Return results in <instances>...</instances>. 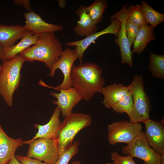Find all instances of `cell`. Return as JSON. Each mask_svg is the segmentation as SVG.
Here are the masks:
<instances>
[{"instance_id":"6","label":"cell","mask_w":164,"mask_h":164,"mask_svg":"<svg viewBox=\"0 0 164 164\" xmlns=\"http://www.w3.org/2000/svg\"><path fill=\"white\" fill-rule=\"evenodd\" d=\"M122 153L142 160L144 164H161V155L150 147L145 136L141 131L127 145L121 148Z\"/></svg>"},{"instance_id":"34","label":"cell","mask_w":164,"mask_h":164,"mask_svg":"<svg viewBox=\"0 0 164 164\" xmlns=\"http://www.w3.org/2000/svg\"><path fill=\"white\" fill-rule=\"evenodd\" d=\"M161 164H164V153L161 155Z\"/></svg>"},{"instance_id":"24","label":"cell","mask_w":164,"mask_h":164,"mask_svg":"<svg viewBox=\"0 0 164 164\" xmlns=\"http://www.w3.org/2000/svg\"><path fill=\"white\" fill-rule=\"evenodd\" d=\"M108 5V2L105 0H95L90 5L86 7L87 13L95 24L101 21Z\"/></svg>"},{"instance_id":"18","label":"cell","mask_w":164,"mask_h":164,"mask_svg":"<svg viewBox=\"0 0 164 164\" xmlns=\"http://www.w3.org/2000/svg\"><path fill=\"white\" fill-rule=\"evenodd\" d=\"M128 90V86H125L120 83H114L112 85L104 87L100 92L104 96V100L102 103L107 108H112L125 97Z\"/></svg>"},{"instance_id":"29","label":"cell","mask_w":164,"mask_h":164,"mask_svg":"<svg viewBox=\"0 0 164 164\" xmlns=\"http://www.w3.org/2000/svg\"><path fill=\"white\" fill-rule=\"evenodd\" d=\"M111 157L115 164H136L133 158L129 155L122 156L118 152L114 151L111 153Z\"/></svg>"},{"instance_id":"25","label":"cell","mask_w":164,"mask_h":164,"mask_svg":"<svg viewBox=\"0 0 164 164\" xmlns=\"http://www.w3.org/2000/svg\"><path fill=\"white\" fill-rule=\"evenodd\" d=\"M133 108V98L131 93L129 89L127 94L114 105L112 109L116 112L120 114L125 112L129 117L132 113Z\"/></svg>"},{"instance_id":"15","label":"cell","mask_w":164,"mask_h":164,"mask_svg":"<svg viewBox=\"0 0 164 164\" xmlns=\"http://www.w3.org/2000/svg\"><path fill=\"white\" fill-rule=\"evenodd\" d=\"M26 20L24 28L31 31L34 34L39 35L46 32H55L62 31L63 26L47 23L43 20L40 15L31 9L28 12L24 13Z\"/></svg>"},{"instance_id":"11","label":"cell","mask_w":164,"mask_h":164,"mask_svg":"<svg viewBox=\"0 0 164 164\" xmlns=\"http://www.w3.org/2000/svg\"><path fill=\"white\" fill-rule=\"evenodd\" d=\"M111 24L104 29L96 32L85 38L79 40L66 43L65 45L68 46H75L74 50L77 59L80 63H82L83 54L87 47L99 36L106 34H112L117 36L118 32L120 28L121 23L118 19H111Z\"/></svg>"},{"instance_id":"30","label":"cell","mask_w":164,"mask_h":164,"mask_svg":"<svg viewBox=\"0 0 164 164\" xmlns=\"http://www.w3.org/2000/svg\"><path fill=\"white\" fill-rule=\"evenodd\" d=\"M16 158L22 164H49L34 159L29 158L27 156L16 155Z\"/></svg>"},{"instance_id":"2","label":"cell","mask_w":164,"mask_h":164,"mask_svg":"<svg viewBox=\"0 0 164 164\" xmlns=\"http://www.w3.org/2000/svg\"><path fill=\"white\" fill-rule=\"evenodd\" d=\"M63 51L62 45L54 32H49L39 34L36 43L19 55L25 61H39L44 63L51 71Z\"/></svg>"},{"instance_id":"28","label":"cell","mask_w":164,"mask_h":164,"mask_svg":"<svg viewBox=\"0 0 164 164\" xmlns=\"http://www.w3.org/2000/svg\"><path fill=\"white\" fill-rule=\"evenodd\" d=\"M140 28L133 24L128 19L126 23V31L128 39L131 46L134 43Z\"/></svg>"},{"instance_id":"10","label":"cell","mask_w":164,"mask_h":164,"mask_svg":"<svg viewBox=\"0 0 164 164\" xmlns=\"http://www.w3.org/2000/svg\"><path fill=\"white\" fill-rule=\"evenodd\" d=\"M77 59L74 50L67 48L63 51L58 61L54 65L49 74L50 77H53L55 74L56 70L59 69L64 75L62 83L55 87H51L42 82L41 85L51 87L55 89H67L72 86L71 74L73 63Z\"/></svg>"},{"instance_id":"27","label":"cell","mask_w":164,"mask_h":164,"mask_svg":"<svg viewBox=\"0 0 164 164\" xmlns=\"http://www.w3.org/2000/svg\"><path fill=\"white\" fill-rule=\"evenodd\" d=\"M79 144L78 141H75L69 149L60 155L55 164H68L71 158L78 153Z\"/></svg>"},{"instance_id":"35","label":"cell","mask_w":164,"mask_h":164,"mask_svg":"<svg viewBox=\"0 0 164 164\" xmlns=\"http://www.w3.org/2000/svg\"><path fill=\"white\" fill-rule=\"evenodd\" d=\"M81 162L79 160H76L73 162L69 164H81Z\"/></svg>"},{"instance_id":"36","label":"cell","mask_w":164,"mask_h":164,"mask_svg":"<svg viewBox=\"0 0 164 164\" xmlns=\"http://www.w3.org/2000/svg\"><path fill=\"white\" fill-rule=\"evenodd\" d=\"M2 65L0 63V75L2 71Z\"/></svg>"},{"instance_id":"7","label":"cell","mask_w":164,"mask_h":164,"mask_svg":"<svg viewBox=\"0 0 164 164\" xmlns=\"http://www.w3.org/2000/svg\"><path fill=\"white\" fill-rule=\"evenodd\" d=\"M27 157L49 164H55L60 155L57 141L52 139L39 138L29 144Z\"/></svg>"},{"instance_id":"22","label":"cell","mask_w":164,"mask_h":164,"mask_svg":"<svg viewBox=\"0 0 164 164\" xmlns=\"http://www.w3.org/2000/svg\"><path fill=\"white\" fill-rule=\"evenodd\" d=\"M149 52V70L154 77L164 80V55H157L150 51Z\"/></svg>"},{"instance_id":"17","label":"cell","mask_w":164,"mask_h":164,"mask_svg":"<svg viewBox=\"0 0 164 164\" xmlns=\"http://www.w3.org/2000/svg\"><path fill=\"white\" fill-rule=\"evenodd\" d=\"M23 26L20 25H7L0 23V44L4 48L15 45L27 32Z\"/></svg>"},{"instance_id":"4","label":"cell","mask_w":164,"mask_h":164,"mask_svg":"<svg viewBox=\"0 0 164 164\" xmlns=\"http://www.w3.org/2000/svg\"><path fill=\"white\" fill-rule=\"evenodd\" d=\"M92 118L89 114L72 113L61 122L56 141L60 155L73 145L76 135L83 129L90 125Z\"/></svg>"},{"instance_id":"12","label":"cell","mask_w":164,"mask_h":164,"mask_svg":"<svg viewBox=\"0 0 164 164\" xmlns=\"http://www.w3.org/2000/svg\"><path fill=\"white\" fill-rule=\"evenodd\" d=\"M145 132L150 146L158 154L164 153V127L163 124L150 118L144 121Z\"/></svg>"},{"instance_id":"21","label":"cell","mask_w":164,"mask_h":164,"mask_svg":"<svg viewBox=\"0 0 164 164\" xmlns=\"http://www.w3.org/2000/svg\"><path fill=\"white\" fill-rule=\"evenodd\" d=\"M155 39L154 29L151 26L145 25L140 28L134 43L132 53H142L150 41Z\"/></svg>"},{"instance_id":"23","label":"cell","mask_w":164,"mask_h":164,"mask_svg":"<svg viewBox=\"0 0 164 164\" xmlns=\"http://www.w3.org/2000/svg\"><path fill=\"white\" fill-rule=\"evenodd\" d=\"M141 5L147 22L153 29L164 21V14L155 10L146 1H141Z\"/></svg>"},{"instance_id":"9","label":"cell","mask_w":164,"mask_h":164,"mask_svg":"<svg viewBox=\"0 0 164 164\" xmlns=\"http://www.w3.org/2000/svg\"><path fill=\"white\" fill-rule=\"evenodd\" d=\"M128 4H124L121 9L110 17L111 19H118L121 22L120 28L114 42L119 48L121 59V65L127 63L130 67L133 66L132 53L126 31V23L128 19L129 9Z\"/></svg>"},{"instance_id":"26","label":"cell","mask_w":164,"mask_h":164,"mask_svg":"<svg viewBox=\"0 0 164 164\" xmlns=\"http://www.w3.org/2000/svg\"><path fill=\"white\" fill-rule=\"evenodd\" d=\"M128 19L139 28L148 25L141 5H130L128 8Z\"/></svg>"},{"instance_id":"20","label":"cell","mask_w":164,"mask_h":164,"mask_svg":"<svg viewBox=\"0 0 164 164\" xmlns=\"http://www.w3.org/2000/svg\"><path fill=\"white\" fill-rule=\"evenodd\" d=\"M39 35L34 34L31 31L27 30L26 33L17 44L9 47L4 48L2 60H11L23 51L35 44L37 42Z\"/></svg>"},{"instance_id":"1","label":"cell","mask_w":164,"mask_h":164,"mask_svg":"<svg viewBox=\"0 0 164 164\" xmlns=\"http://www.w3.org/2000/svg\"><path fill=\"white\" fill-rule=\"evenodd\" d=\"M102 69L94 63H80L73 65L71 74L72 86L82 100L89 101L97 92H100L105 84L101 76Z\"/></svg>"},{"instance_id":"8","label":"cell","mask_w":164,"mask_h":164,"mask_svg":"<svg viewBox=\"0 0 164 164\" xmlns=\"http://www.w3.org/2000/svg\"><path fill=\"white\" fill-rule=\"evenodd\" d=\"M109 144L114 145L118 143L128 144L142 131L140 123H133L128 121H115L108 126Z\"/></svg>"},{"instance_id":"19","label":"cell","mask_w":164,"mask_h":164,"mask_svg":"<svg viewBox=\"0 0 164 164\" xmlns=\"http://www.w3.org/2000/svg\"><path fill=\"white\" fill-rule=\"evenodd\" d=\"M75 13L79 18L77 24L73 29L77 35L87 37L97 32V25L94 23L87 13L86 7L79 6Z\"/></svg>"},{"instance_id":"32","label":"cell","mask_w":164,"mask_h":164,"mask_svg":"<svg viewBox=\"0 0 164 164\" xmlns=\"http://www.w3.org/2000/svg\"><path fill=\"white\" fill-rule=\"evenodd\" d=\"M7 164H22L16 158L15 155L12 157L10 161Z\"/></svg>"},{"instance_id":"13","label":"cell","mask_w":164,"mask_h":164,"mask_svg":"<svg viewBox=\"0 0 164 164\" xmlns=\"http://www.w3.org/2000/svg\"><path fill=\"white\" fill-rule=\"evenodd\" d=\"M60 93L50 92V95L56 98L57 101H53V104L60 108L63 117H66L72 112L73 108L82 100L73 87L67 89H57Z\"/></svg>"},{"instance_id":"5","label":"cell","mask_w":164,"mask_h":164,"mask_svg":"<svg viewBox=\"0 0 164 164\" xmlns=\"http://www.w3.org/2000/svg\"><path fill=\"white\" fill-rule=\"evenodd\" d=\"M128 86L133 101V108L129 117V121L133 123L143 122L150 118L151 104L149 99L145 91L142 76L135 74Z\"/></svg>"},{"instance_id":"31","label":"cell","mask_w":164,"mask_h":164,"mask_svg":"<svg viewBox=\"0 0 164 164\" xmlns=\"http://www.w3.org/2000/svg\"><path fill=\"white\" fill-rule=\"evenodd\" d=\"M13 2L17 5H22L29 12L31 10L30 3L29 0H14Z\"/></svg>"},{"instance_id":"3","label":"cell","mask_w":164,"mask_h":164,"mask_svg":"<svg viewBox=\"0 0 164 164\" xmlns=\"http://www.w3.org/2000/svg\"><path fill=\"white\" fill-rule=\"evenodd\" d=\"M25 62L19 54L12 60L3 61L0 75V95L9 107L12 105L13 94L20 85L21 70Z\"/></svg>"},{"instance_id":"14","label":"cell","mask_w":164,"mask_h":164,"mask_svg":"<svg viewBox=\"0 0 164 164\" xmlns=\"http://www.w3.org/2000/svg\"><path fill=\"white\" fill-rule=\"evenodd\" d=\"M60 110L57 106L48 123L41 125L37 124L34 125L38 131L31 140L24 142V144H29L30 142L39 138L56 140L61 128V122L60 118Z\"/></svg>"},{"instance_id":"33","label":"cell","mask_w":164,"mask_h":164,"mask_svg":"<svg viewBox=\"0 0 164 164\" xmlns=\"http://www.w3.org/2000/svg\"><path fill=\"white\" fill-rule=\"evenodd\" d=\"M4 49L3 46L0 44V61L2 60V58L3 55Z\"/></svg>"},{"instance_id":"37","label":"cell","mask_w":164,"mask_h":164,"mask_svg":"<svg viewBox=\"0 0 164 164\" xmlns=\"http://www.w3.org/2000/svg\"><path fill=\"white\" fill-rule=\"evenodd\" d=\"M106 164H115L113 162H108L106 163Z\"/></svg>"},{"instance_id":"16","label":"cell","mask_w":164,"mask_h":164,"mask_svg":"<svg viewBox=\"0 0 164 164\" xmlns=\"http://www.w3.org/2000/svg\"><path fill=\"white\" fill-rule=\"evenodd\" d=\"M22 138L13 139L8 136L2 129L0 122V164H7L15 155L19 147L24 144Z\"/></svg>"}]
</instances>
